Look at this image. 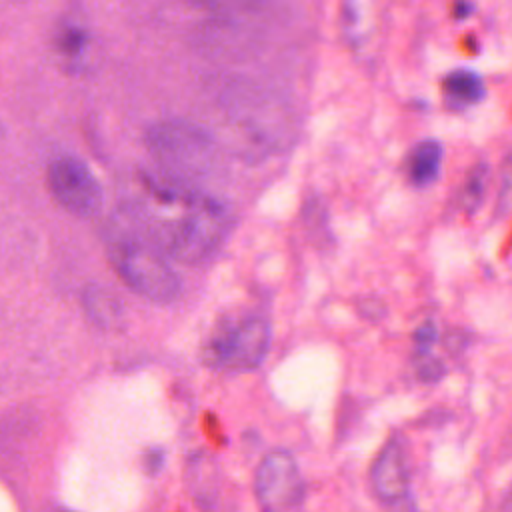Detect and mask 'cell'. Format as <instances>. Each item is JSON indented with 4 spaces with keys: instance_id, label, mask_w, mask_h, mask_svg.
<instances>
[{
    "instance_id": "cell-1",
    "label": "cell",
    "mask_w": 512,
    "mask_h": 512,
    "mask_svg": "<svg viewBox=\"0 0 512 512\" xmlns=\"http://www.w3.org/2000/svg\"><path fill=\"white\" fill-rule=\"evenodd\" d=\"M130 216L170 260L196 266L214 256L232 230V212L194 182L144 172Z\"/></svg>"
},
{
    "instance_id": "cell-2",
    "label": "cell",
    "mask_w": 512,
    "mask_h": 512,
    "mask_svg": "<svg viewBox=\"0 0 512 512\" xmlns=\"http://www.w3.org/2000/svg\"><path fill=\"white\" fill-rule=\"evenodd\" d=\"M106 254L120 280L138 296L168 304L180 294V278L166 252L130 216V224H116L106 236Z\"/></svg>"
},
{
    "instance_id": "cell-3",
    "label": "cell",
    "mask_w": 512,
    "mask_h": 512,
    "mask_svg": "<svg viewBox=\"0 0 512 512\" xmlns=\"http://www.w3.org/2000/svg\"><path fill=\"white\" fill-rule=\"evenodd\" d=\"M270 322L256 312L222 322L202 346V362L212 370H256L270 348Z\"/></svg>"
},
{
    "instance_id": "cell-4",
    "label": "cell",
    "mask_w": 512,
    "mask_h": 512,
    "mask_svg": "<svg viewBox=\"0 0 512 512\" xmlns=\"http://www.w3.org/2000/svg\"><path fill=\"white\" fill-rule=\"evenodd\" d=\"M150 152L162 166V172L192 182L204 174L214 160V142L198 126L184 120H164L150 126L146 134Z\"/></svg>"
},
{
    "instance_id": "cell-5",
    "label": "cell",
    "mask_w": 512,
    "mask_h": 512,
    "mask_svg": "<svg viewBox=\"0 0 512 512\" xmlns=\"http://www.w3.org/2000/svg\"><path fill=\"white\" fill-rule=\"evenodd\" d=\"M342 38L364 68H378L386 40L384 0H340Z\"/></svg>"
},
{
    "instance_id": "cell-6",
    "label": "cell",
    "mask_w": 512,
    "mask_h": 512,
    "mask_svg": "<svg viewBox=\"0 0 512 512\" xmlns=\"http://www.w3.org/2000/svg\"><path fill=\"white\" fill-rule=\"evenodd\" d=\"M254 496L266 512H292L304 504V478L288 450H272L260 460L254 474Z\"/></svg>"
},
{
    "instance_id": "cell-7",
    "label": "cell",
    "mask_w": 512,
    "mask_h": 512,
    "mask_svg": "<svg viewBox=\"0 0 512 512\" xmlns=\"http://www.w3.org/2000/svg\"><path fill=\"white\" fill-rule=\"evenodd\" d=\"M48 190L54 200L68 212L88 218L102 206V188L94 172L76 156L52 160L46 172Z\"/></svg>"
},
{
    "instance_id": "cell-8",
    "label": "cell",
    "mask_w": 512,
    "mask_h": 512,
    "mask_svg": "<svg viewBox=\"0 0 512 512\" xmlns=\"http://www.w3.org/2000/svg\"><path fill=\"white\" fill-rule=\"evenodd\" d=\"M368 482L382 506H400L410 498V468L400 438H390L380 448L370 466Z\"/></svg>"
},
{
    "instance_id": "cell-9",
    "label": "cell",
    "mask_w": 512,
    "mask_h": 512,
    "mask_svg": "<svg viewBox=\"0 0 512 512\" xmlns=\"http://www.w3.org/2000/svg\"><path fill=\"white\" fill-rule=\"evenodd\" d=\"M442 92H444V98L450 108L462 110V108H470V106H476L478 102H482V98L486 94V86H484L482 76L476 70L456 68L444 76Z\"/></svg>"
},
{
    "instance_id": "cell-10",
    "label": "cell",
    "mask_w": 512,
    "mask_h": 512,
    "mask_svg": "<svg viewBox=\"0 0 512 512\" xmlns=\"http://www.w3.org/2000/svg\"><path fill=\"white\" fill-rule=\"evenodd\" d=\"M444 160V146L438 140H422L414 146L408 158V178L414 186H430L436 182Z\"/></svg>"
},
{
    "instance_id": "cell-11",
    "label": "cell",
    "mask_w": 512,
    "mask_h": 512,
    "mask_svg": "<svg viewBox=\"0 0 512 512\" xmlns=\"http://www.w3.org/2000/svg\"><path fill=\"white\" fill-rule=\"evenodd\" d=\"M84 310L86 314L92 318V322H96L102 328H118L122 322V304L120 300L100 288V286H90L84 290V298H82Z\"/></svg>"
},
{
    "instance_id": "cell-12",
    "label": "cell",
    "mask_w": 512,
    "mask_h": 512,
    "mask_svg": "<svg viewBox=\"0 0 512 512\" xmlns=\"http://www.w3.org/2000/svg\"><path fill=\"white\" fill-rule=\"evenodd\" d=\"M488 180H490L488 164L486 162L474 164V168L468 172L464 184L458 190V208L462 212L472 214L484 202Z\"/></svg>"
},
{
    "instance_id": "cell-13",
    "label": "cell",
    "mask_w": 512,
    "mask_h": 512,
    "mask_svg": "<svg viewBox=\"0 0 512 512\" xmlns=\"http://www.w3.org/2000/svg\"><path fill=\"white\" fill-rule=\"evenodd\" d=\"M512 210V156L504 160L500 168V182H498V198H496V212L500 216Z\"/></svg>"
},
{
    "instance_id": "cell-14",
    "label": "cell",
    "mask_w": 512,
    "mask_h": 512,
    "mask_svg": "<svg viewBox=\"0 0 512 512\" xmlns=\"http://www.w3.org/2000/svg\"><path fill=\"white\" fill-rule=\"evenodd\" d=\"M424 358L418 362V376L426 382H436L444 374V364L434 356H426L428 352H420Z\"/></svg>"
},
{
    "instance_id": "cell-15",
    "label": "cell",
    "mask_w": 512,
    "mask_h": 512,
    "mask_svg": "<svg viewBox=\"0 0 512 512\" xmlns=\"http://www.w3.org/2000/svg\"><path fill=\"white\" fill-rule=\"evenodd\" d=\"M84 44V34L76 28L66 30V34L60 38V48L64 54H68V58H76L84 50Z\"/></svg>"
},
{
    "instance_id": "cell-16",
    "label": "cell",
    "mask_w": 512,
    "mask_h": 512,
    "mask_svg": "<svg viewBox=\"0 0 512 512\" xmlns=\"http://www.w3.org/2000/svg\"><path fill=\"white\" fill-rule=\"evenodd\" d=\"M434 340H436V326H434V322H424L422 326L416 328L414 342H416L420 352H428L430 346L434 344Z\"/></svg>"
},
{
    "instance_id": "cell-17",
    "label": "cell",
    "mask_w": 512,
    "mask_h": 512,
    "mask_svg": "<svg viewBox=\"0 0 512 512\" xmlns=\"http://www.w3.org/2000/svg\"><path fill=\"white\" fill-rule=\"evenodd\" d=\"M510 498H512V494H510Z\"/></svg>"
}]
</instances>
